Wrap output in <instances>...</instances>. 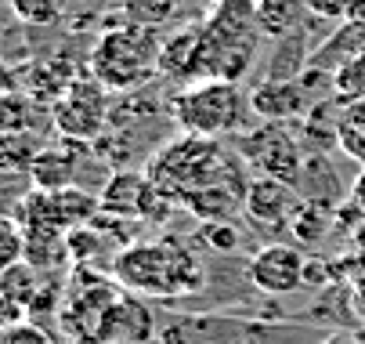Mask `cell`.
Wrapping results in <instances>:
<instances>
[{"label": "cell", "instance_id": "obj_1", "mask_svg": "<svg viewBox=\"0 0 365 344\" xmlns=\"http://www.w3.org/2000/svg\"><path fill=\"white\" fill-rule=\"evenodd\" d=\"M160 51L163 40L148 26L120 22L109 26L91 47V76L109 91H138L152 76H160Z\"/></svg>", "mask_w": 365, "mask_h": 344}, {"label": "cell", "instance_id": "obj_2", "mask_svg": "<svg viewBox=\"0 0 365 344\" xmlns=\"http://www.w3.org/2000/svg\"><path fill=\"white\" fill-rule=\"evenodd\" d=\"M113 272L127 290L152 293V298H174V293H192L202 286L199 261L170 239L127 247L123 254H116Z\"/></svg>", "mask_w": 365, "mask_h": 344}, {"label": "cell", "instance_id": "obj_3", "mask_svg": "<svg viewBox=\"0 0 365 344\" xmlns=\"http://www.w3.org/2000/svg\"><path fill=\"white\" fill-rule=\"evenodd\" d=\"M232 160L225 156L217 138H199V134H185L178 141H170L167 149L155 153V160L148 163V181L167 192V196H181L188 200L192 192L210 188L228 181Z\"/></svg>", "mask_w": 365, "mask_h": 344}, {"label": "cell", "instance_id": "obj_4", "mask_svg": "<svg viewBox=\"0 0 365 344\" xmlns=\"http://www.w3.org/2000/svg\"><path fill=\"white\" fill-rule=\"evenodd\" d=\"M250 109V94H242L232 80H199L170 98V120L185 134L225 138L242 127V113Z\"/></svg>", "mask_w": 365, "mask_h": 344}, {"label": "cell", "instance_id": "obj_5", "mask_svg": "<svg viewBox=\"0 0 365 344\" xmlns=\"http://www.w3.org/2000/svg\"><path fill=\"white\" fill-rule=\"evenodd\" d=\"M239 156L260 174V178H279L297 185L300 167H304V149L300 141L282 127V123H260L257 131L242 134Z\"/></svg>", "mask_w": 365, "mask_h": 344}, {"label": "cell", "instance_id": "obj_6", "mask_svg": "<svg viewBox=\"0 0 365 344\" xmlns=\"http://www.w3.org/2000/svg\"><path fill=\"white\" fill-rule=\"evenodd\" d=\"M109 120V87L91 80H73L55 102V127L69 141H91Z\"/></svg>", "mask_w": 365, "mask_h": 344}, {"label": "cell", "instance_id": "obj_7", "mask_svg": "<svg viewBox=\"0 0 365 344\" xmlns=\"http://www.w3.org/2000/svg\"><path fill=\"white\" fill-rule=\"evenodd\" d=\"M304 272H307V258L293 243H268L250 261V283L260 293H275V298L304 286Z\"/></svg>", "mask_w": 365, "mask_h": 344}, {"label": "cell", "instance_id": "obj_8", "mask_svg": "<svg viewBox=\"0 0 365 344\" xmlns=\"http://www.w3.org/2000/svg\"><path fill=\"white\" fill-rule=\"evenodd\" d=\"M300 207L304 200H300L297 185L279 181V178H257L246 185V196H242L246 218L260 228H289Z\"/></svg>", "mask_w": 365, "mask_h": 344}, {"label": "cell", "instance_id": "obj_9", "mask_svg": "<svg viewBox=\"0 0 365 344\" xmlns=\"http://www.w3.org/2000/svg\"><path fill=\"white\" fill-rule=\"evenodd\" d=\"M311 109V98L304 91L300 80H264L250 91V113L260 116L264 123H286V120H300Z\"/></svg>", "mask_w": 365, "mask_h": 344}, {"label": "cell", "instance_id": "obj_10", "mask_svg": "<svg viewBox=\"0 0 365 344\" xmlns=\"http://www.w3.org/2000/svg\"><path fill=\"white\" fill-rule=\"evenodd\" d=\"M152 200H155V185L148 181V174L120 171L101 188L98 207H101V214H113V218H148Z\"/></svg>", "mask_w": 365, "mask_h": 344}, {"label": "cell", "instance_id": "obj_11", "mask_svg": "<svg viewBox=\"0 0 365 344\" xmlns=\"http://www.w3.org/2000/svg\"><path fill=\"white\" fill-rule=\"evenodd\" d=\"M160 76L178 84H199L206 80V51H202V26L181 29L174 40H163L160 51Z\"/></svg>", "mask_w": 365, "mask_h": 344}, {"label": "cell", "instance_id": "obj_12", "mask_svg": "<svg viewBox=\"0 0 365 344\" xmlns=\"http://www.w3.org/2000/svg\"><path fill=\"white\" fill-rule=\"evenodd\" d=\"M73 174H76V163L66 149H43L29 160V178L40 192H58V188H69L73 185Z\"/></svg>", "mask_w": 365, "mask_h": 344}, {"label": "cell", "instance_id": "obj_13", "mask_svg": "<svg viewBox=\"0 0 365 344\" xmlns=\"http://www.w3.org/2000/svg\"><path fill=\"white\" fill-rule=\"evenodd\" d=\"M336 149H344L351 160L365 163V98H358V102H347V106L340 109Z\"/></svg>", "mask_w": 365, "mask_h": 344}, {"label": "cell", "instance_id": "obj_14", "mask_svg": "<svg viewBox=\"0 0 365 344\" xmlns=\"http://www.w3.org/2000/svg\"><path fill=\"white\" fill-rule=\"evenodd\" d=\"M300 15L297 0H257V26L264 36H289L300 26Z\"/></svg>", "mask_w": 365, "mask_h": 344}, {"label": "cell", "instance_id": "obj_15", "mask_svg": "<svg viewBox=\"0 0 365 344\" xmlns=\"http://www.w3.org/2000/svg\"><path fill=\"white\" fill-rule=\"evenodd\" d=\"M120 8H123V22L148 26V29H163L167 22L178 19L181 0H120Z\"/></svg>", "mask_w": 365, "mask_h": 344}, {"label": "cell", "instance_id": "obj_16", "mask_svg": "<svg viewBox=\"0 0 365 344\" xmlns=\"http://www.w3.org/2000/svg\"><path fill=\"white\" fill-rule=\"evenodd\" d=\"M0 293H8V298L22 301L26 308L36 305V293H40V279H36V268L29 261H19L11 265L8 272H0Z\"/></svg>", "mask_w": 365, "mask_h": 344}, {"label": "cell", "instance_id": "obj_17", "mask_svg": "<svg viewBox=\"0 0 365 344\" xmlns=\"http://www.w3.org/2000/svg\"><path fill=\"white\" fill-rule=\"evenodd\" d=\"M8 4L26 26H55L66 11V0H8Z\"/></svg>", "mask_w": 365, "mask_h": 344}, {"label": "cell", "instance_id": "obj_18", "mask_svg": "<svg viewBox=\"0 0 365 344\" xmlns=\"http://www.w3.org/2000/svg\"><path fill=\"white\" fill-rule=\"evenodd\" d=\"M333 87H336V98L344 106L365 98V55H358V59L344 62L340 69H333Z\"/></svg>", "mask_w": 365, "mask_h": 344}, {"label": "cell", "instance_id": "obj_19", "mask_svg": "<svg viewBox=\"0 0 365 344\" xmlns=\"http://www.w3.org/2000/svg\"><path fill=\"white\" fill-rule=\"evenodd\" d=\"M26 258V228L11 218H0V272Z\"/></svg>", "mask_w": 365, "mask_h": 344}, {"label": "cell", "instance_id": "obj_20", "mask_svg": "<svg viewBox=\"0 0 365 344\" xmlns=\"http://www.w3.org/2000/svg\"><path fill=\"white\" fill-rule=\"evenodd\" d=\"M322 211H333V207H322V203H307L304 200V207L297 211V218H293V236H300L304 243H319L322 239V232H326V214Z\"/></svg>", "mask_w": 365, "mask_h": 344}, {"label": "cell", "instance_id": "obj_21", "mask_svg": "<svg viewBox=\"0 0 365 344\" xmlns=\"http://www.w3.org/2000/svg\"><path fill=\"white\" fill-rule=\"evenodd\" d=\"M33 113V102L22 94H4L0 98V131L4 134H15V131H26L29 127V116Z\"/></svg>", "mask_w": 365, "mask_h": 344}, {"label": "cell", "instance_id": "obj_22", "mask_svg": "<svg viewBox=\"0 0 365 344\" xmlns=\"http://www.w3.org/2000/svg\"><path fill=\"white\" fill-rule=\"evenodd\" d=\"M0 344H55L47 337V330H40L36 323H19V326H8L0 330Z\"/></svg>", "mask_w": 365, "mask_h": 344}, {"label": "cell", "instance_id": "obj_23", "mask_svg": "<svg viewBox=\"0 0 365 344\" xmlns=\"http://www.w3.org/2000/svg\"><path fill=\"white\" fill-rule=\"evenodd\" d=\"M304 8L315 19H326V22H347L354 0H304Z\"/></svg>", "mask_w": 365, "mask_h": 344}, {"label": "cell", "instance_id": "obj_24", "mask_svg": "<svg viewBox=\"0 0 365 344\" xmlns=\"http://www.w3.org/2000/svg\"><path fill=\"white\" fill-rule=\"evenodd\" d=\"M29 319V308L15 298H8V293H0V330H8V326H19Z\"/></svg>", "mask_w": 365, "mask_h": 344}, {"label": "cell", "instance_id": "obj_25", "mask_svg": "<svg viewBox=\"0 0 365 344\" xmlns=\"http://www.w3.org/2000/svg\"><path fill=\"white\" fill-rule=\"evenodd\" d=\"M202 236H210V243H214L217 251H225V254L239 243V239L232 236V225H228V221H206V232H202Z\"/></svg>", "mask_w": 365, "mask_h": 344}, {"label": "cell", "instance_id": "obj_26", "mask_svg": "<svg viewBox=\"0 0 365 344\" xmlns=\"http://www.w3.org/2000/svg\"><path fill=\"white\" fill-rule=\"evenodd\" d=\"M351 203L365 214V171H361V174L354 178V185H351Z\"/></svg>", "mask_w": 365, "mask_h": 344}, {"label": "cell", "instance_id": "obj_27", "mask_svg": "<svg viewBox=\"0 0 365 344\" xmlns=\"http://www.w3.org/2000/svg\"><path fill=\"white\" fill-rule=\"evenodd\" d=\"M326 344H358V337H351V333H333Z\"/></svg>", "mask_w": 365, "mask_h": 344}, {"label": "cell", "instance_id": "obj_28", "mask_svg": "<svg viewBox=\"0 0 365 344\" xmlns=\"http://www.w3.org/2000/svg\"><path fill=\"white\" fill-rule=\"evenodd\" d=\"M109 344H145V340H109Z\"/></svg>", "mask_w": 365, "mask_h": 344}, {"label": "cell", "instance_id": "obj_29", "mask_svg": "<svg viewBox=\"0 0 365 344\" xmlns=\"http://www.w3.org/2000/svg\"><path fill=\"white\" fill-rule=\"evenodd\" d=\"M214 4H217V0H214Z\"/></svg>", "mask_w": 365, "mask_h": 344}]
</instances>
